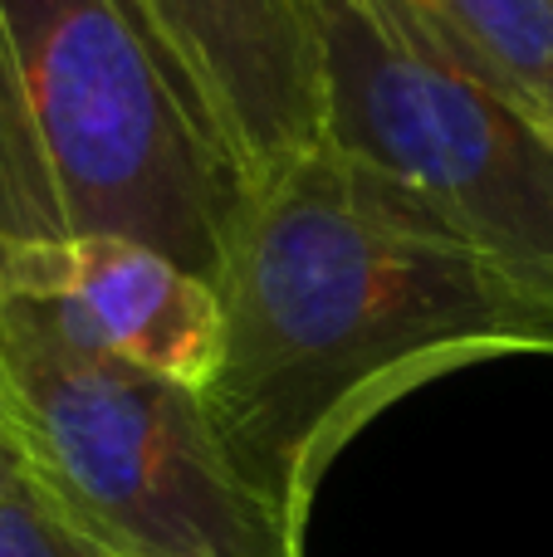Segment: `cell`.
<instances>
[{"instance_id":"6da1fadb","label":"cell","mask_w":553,"mask_h":557,"mask_svg":"<svg viewBox=\"0 0 553 557\" xmlns=\"http://www.w3.org/2000/svg\"><path fill=\"white\" fill-rule=\"evenodd\" d=\"M216 294L225 333L201 406L299 539L382 406L460 367L553 357L549 284L319 143L255 176Z\"/></svg>"},{"instance_id":"7a4b0ae2","label":"cell","mask_w":553,"mask_h":557,"mask_svg":"<svg viewBox=\"0 0 553 557\" xmlns=\"http://www.w3.org/2000/svg\"><path fill=\"white\" fill-rule=\"evenodd\" d=\"M250 186L123 0H0V255L123 235L216 284Z\"/></svg>"},{"instance_id":"3957f363","label":"cell","mask_w":553,"mask_h":557,"mask_svg":"<svg viewBox=\"0 0 553 557\" xmlns=\"http://www.w3.org/2000/svg\"><path fill=\"white\" fill-rule=\"evenodd\" d=\"M15 445L49 504L108 557H304L231 465L201 392L59 343L0 304Z\"/></svg>"},{"instance_id":"277c9868","label":"cell","mask_w":553,"mask_h":557,"mask_svg":"<svg viewBox=\"0 0 553 557\" xmlns=\"http://www.w3.org/2000/svg\"><path fill=\"white\" fill-rule=\"evenodd\" d=\"M319 147L553 288V127L466 64L407 0H299Z\"/></svg>"},{"instance_id":"5b68a950","label":"cell","mask_w":553,"mask_h":557,"mask_svg":"<svg viewBox=\"0 0 553 557\" xmlns=\"http://www.w3.org/2000/svg\"><path fill=\"white\" fill-rule=\"evenodd\" d=\"M0 304L59 343L201 392L221 362V294L172 255L123 235H78L0 255Z\"/></svg>"},{"instance_id":"8992f818","label":"cell","mask_w":553,"mask_h":557,"mask_svg":"<svg viewBox=\"0 0 553 557\" xmlns=\"http://www.w3.org/2000/svg\"><path fill=\"white\" fill-rule=\"evenodd\" d=\"M176 84L250 176L319 143V78L299 0H123Z\"/></svg>"},{"instance_id":"52a82bcc","label":"cell","mask_w":553,"mask_h":557,"mask_svg":"<svg viewBox=\"0 0 553 557\" xmlns=\"http://www.w3.org/2000/svg\"><path fill=\"white\" fill-rule=\"evenodd\" d=\"M476 74L553 127V0H407Z\"/></svg>"},{"instance_id":"ba28073f","label":"cell","mask_w":553,"mask_h":557,"mask_svg":"<svg viewBox=\"0 0 553 557\" xmlns=\"http://www.w3.org/2000/svg\"><path fill=\"white\" fill-rule=\"evenodd\" d=\"M0 557H108L98 553L29 480L0 504Z\"/></svg>"},{"instance_id":"9c48e42d","label":"cell","mask_w":553,"mask_h":557,"mask_svg":"<svg viewBox=\"0 0 553 557\" xmlns=\"http://www.w3.org/2000/svg\"><path fill=\"white\" fill-rule=\"evenodd\" d=\"M29 484V470H25V455L15 450V445H0V504L10 499V494H20Z\"/></svg>"},{"instance_id":"30bf717a","label":"cell","mask_w":553,"mask_h":557,"mask_svg":"<svg viewBox=\"0 0 553 557\" xmlns=\"http://www.w3.org/2000/svg\"><path fill=\"white\" fill-rule=\"evenodd\" d=\"M0 445H15V396H10V376L0 362ZM20 450V445H15Z\"/></svg>"}]
</instances>
